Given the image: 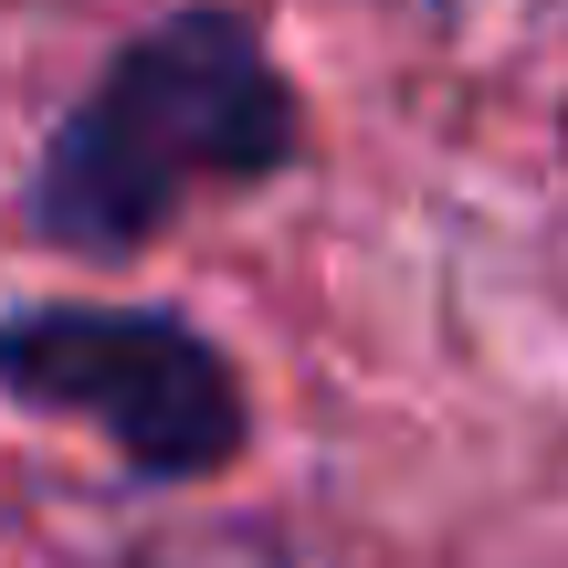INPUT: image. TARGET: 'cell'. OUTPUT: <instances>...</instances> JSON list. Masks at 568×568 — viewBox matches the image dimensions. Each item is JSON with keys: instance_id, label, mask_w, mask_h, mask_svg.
Here are the masks:
<instances>
[{"instance_id": "obj_1", "label": "cell", "mask_w": 568, "mask_h": 568, "mask_svg": "<svg viewBox=\"0 0 568 568\" xmlns=\"http://www.w3.org/2000/svg\"><path fill=\"white\" fill-rule=\"evenodd\" d=\"M295 159V84L243 11H169L95 74L32 169V232L63 253H138L201 190Z\"/></svg>"}, {"instance_id": "obj_2", "label": "cell", "mask_w": 568, "mask_h": 568, "mask_svg": "<svg viewBox=\"0 0 568 568\" xmlns=\"http://www.w3.org/2000/svg\"><path fill=\"white\" fill-rule=\"evenodd\" d=\"M0 389L21 410L84 422L159 485L222 474L243 453V379L211 337L138 305H21L0 316Z\"/></svg>"}]
</instances>
